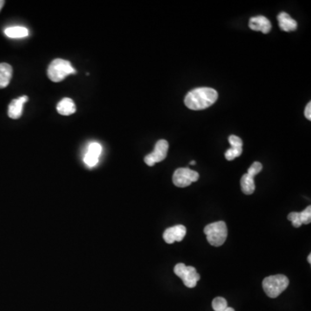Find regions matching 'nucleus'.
<instances>
[{
	"label": "nucleus",
	"mask_w": 311,
	"mask_h": 311,
	"mask_svg": "<svg viewBox=\"0 0 311 311\" xmlns=\"http://www.w3.org/2000/svg\"><path fill=\"white\" fill-rule=\"evenodd\" d=\"M218 99L217 91L210 87H200L186 95L184 103L191 110H203L212 106Z\"/></svg>",
	"instance_id": "obj_1"
},
{
	"label": "nucleus",
	"mask_w": 311,
	"mask_h": 311,
	"mask_svg": "<svg viewBox=\"0 0 311 311\" xmlns=\"http://www.w3.org/2000/svg\"><path fill=\"white\" fill-rule=\"evenodd\" d=\"M76 73L77 70L74 69L71 63L67 60L61 58L54 60L48 69V77L54 82H60L68 76Z\"/></svg>",
	"instance_id": "obj_2"
},
{
	"label": "nucleus",
	"mask_w": 311,
	"mask_h": 311,
	"mask_svg": "<svg viewBox=\"0 0 311 311\" xmlns=\"http://www.w3.org/2000/svg\"><path fill=\"white\" fill-rule=\"evenodd\" d=\"M289 285V279L283 274L272 275L265 278L263 281V289L269 298H278L285 292Z\"/></svg>",
	"instance_id": "obj_3"
},
{
	"label": "nucleus",
	"mask_w": 311,
	"mask_h": 311,
	"mask_svg": "<svg viewBox=\"0 0 311 311\" xmlns=\"http://www.w3.org/2000/svg\"><path fill=\"white\" fill-rule=\"evenodd\" d=\"M204 233L210 245L221 246L228 237V228L224 222H217L206 226Z\"/></svg>",
	"instance_id": "obj_4"
},
{
	"label": "nucleus",
	"mask_w": 311,
	"mask_h": 311,
	"mask_svg": "<svg viewBox=\"0 0 311 311\" xmlns=\"http://www.w3.org/2000/svg\"><path fill=\"white\" fill-rule=\"evenodd\" d=\"M175 274L182 279L183 284L188 288H194L200 280V275L195 267L187 266L183 263H179L174 268Z\"/></svg>",
	"instance_id": "obj_5"
},
{
	"label": "nucleus",
	"mask_w": 311,
	"mask_h": 311,
	"mask_svg": "<svg viewBox=\"0 0 311 311\" xmlns=\"http://www.w3.org/2000/svg\"><path fill=\"white\" fill-rule=\"evenodd\" d=\"M198 179V173L188 168H179L173 175V182L179 188L188 187L192 182H196Z\"/></svg>",
	"instance_id": "obj_6"
},
{
	"label": "nucleus",
	"mask_w": 311,
	"mask_h": 311,
	"mask_svg": "<svg viewBox=\"0 0 311 311\" xmlns=\"http://www.w3.org/2000/svg\"><path fill=\"white\" fill-rule=\"evenodd\" d=\"M169 150V144L164 140L161 139L156 144L155 149L153 153L145 157V162L148 166H154L156 162H161L165 159Z\"/></svg>",
	"instance_id": "obj_7"
},
{
	"label": "nucleus",
	"mask_w": 311,
	"mask_h": 311,
	"mask_svg": "<svg viewBox=\"0 0 311 311\" xmlns=\"http://www.w3.org/2000/svg\"><path fill=\"white\" fill-rule=\"evenodd\" d=\"M186 232L187 230L184 226H174L172 228L166 229L163 233V239L168 244H173L175 241H182L185 237Z\"/></svg>",
	"instance_id": "obj_8"
},
{
	"label": "nucleus",
	"mask_w": 311,
	"mask_h": 311,
	"mask_svg": "<svg viewBox=\"0 0 311 311\" xmlns=\"http://www.w3.org/2000/svg\"><path fill=\"white\" fill-rule=\"evenodd\" d=\"M102 152V147L99 143H92L88 146V149L86 152L84 162L88 167H93L97 164L99 161V157Z\"/></svg>",
	"instance_id": "obj_9"
},
{
	"label": "nucleus",
	"mask_w": 311,
	"mask_h": 311,
	"mask_svg": "<svg viewBox=\"0 0 311 311\" xmlns=\"http://www.w3.org/2000/svg\"><path fill=\"white\" fill-rule=\"evenodd\" d=\"M250 29L255 31H261L264 34H267L272 30V23L268 18L263 16L252 17L249 21Z\"/></svg>",
	"instance_id": "obj_10"
},
{
	"label": "nucleus",
	"mask_w": 311,
	"mask_h": 311,
	"mask_svg": "<svg viewBox=\"0 0 311 311\" xmlns=\"http://www.w3.org/2000/svg\"><path fill=\"white\" fill-rule=\"evenodd\" d=\"M28 100L29 98L25 95L19 97L18 99H13L8 107V116L10 117V119H19L23 114V105Z\"/></svg>",
	"instance_id": "obj_11"
},
{
	"label": "nucleus",
	"mask_w": 311,
	"mask_h": 311,
	"mask_svg": "<svg viewBox=\"0 0 311 311\" xmlns=\"http://www.w3.org/2000/svg\"><path fill=\"white\" fill-rule=\"evenodd\" d=\"M278 24L284 31H293L297 29L298 23L286 12H281L278 16Z\"/></svg>",
	"instance_id": "obj_12"
},
{
	"label": "nucleus",
	"mask_w": 311,
	"mask_h": 311,
	"mask_svg": "<svg viewBox=\"0 0 311 311\" xmlns=\"http://www.w3.org/2000/svg\"><path fill=\"white\" fill-rule=\"evenodd\" d=\"M57 110L61 115L69 116V115H71V114L76 113L77 106H76V104L74 103L73 99H70V98H64L57 104Z\"/></svg>",
	"instance_id": "obj_13"
},
{
	"label": "nucleus",
	"mask_w": 311,
	"mask_h": 311,
	"mask_svg": "<svg viewBox=\"0 0 311 311\" xmlns=\"http://www.w3.org/2000/svg\"><path fill=\"white\" fill-rule=\"evenodd\" d=\"M12 68L8 63H0V88L6 87L12 77Z\"/></svg>",
	"instance_id": "obj_14"
},
{
	"label": "nucleus",
	"mask_w": 311,
	"mask_h": 311,
	"mask_svg": "<svg viewBox=\"0 0 311 311\" xmlns=\"http://www.w3.org/2000/svg\"><path fill=\"white\" fill-rule=\"evenodd\" d=\"M240 186H241L242 192L245 195H252L255 190L254 177L246 173L242 176L241 180H240Z\"/></svg>",
	"instance_id": "obj_15"
},
{
	"label": "nucleus",
	"mask_w": 311,
	"mask_h": 311,
	"mask_svg": "<svg viewBox=\"0 0 311 311\" xmlns=\"http://www.w3.org/2000/svg\"><path fill=\"white\" fill-rule=\"evenodd\" d=\"M5 36L10 38H23L28 37L29 30L25 27L13 26L9 27L4 30Z\"/></svg>",
	"instance_id": "obj_16"
},
{
	"label": "nucleus",
	"mask_w": 311,
	"mask_h": 311,
	"mask_svg": "<svg viewBox=\"0 0 311 311\" xmlns=\"http://www.w3.org/2000/svg\"><path fill=\"white\" fill-rule=\"evenodd\" d=\"M212 307L215 311H224L228 308V302L225 298L222 297L215 298L213 300Z\"/></svg>",
	"instance_id": "obj_17"
},
{
	"label": "nucleus",
	"mask_w": 311,
	"mask_h": 311,
	"mask_svg": "<svg viewBox=\"0 0 311 311\" xmlns=\"http://www.w3.org/2000/svg\"><path fill=\"white\" fill-rule=\"evenodd\" d=\"M242 152H243L242 147H231L230 149L228 150L226 152V158H227V160H229V161H232L233 159L241 155Z\"/></svg>",
	"instance_id": "obj_18"
},
{
	"label": "nucleus",
	"mask_w": 311,
	"mask_h": 311,
	"mask_svg": "<svg viewBox=\"0 0 311 311\" xmlns=\"http://www.w3.org/2000/svg\"><path fill=\"white\" fill-rule=\"evenodd\" d=\"M299 215V219H300V222H301L302 225L303 224H310L311 222V207L309 206L306 209L302 211V212L298 213Z\"/></svg>",
	"instance_id": "obj_19"
},
{
	"label": "nucleus",
	"mask_w": 311,
	"mask_h": 311,
	"mask_svg": "<svg viewBox=\"0 0 311 311\" xmlns=\"http://www.w3.org/2000/svg\"><path fill=\"white\" fill-rule=\"evenodd\" d=\"M262 169H263V166H262L260 162H254L252 163V165H251V167L249 168L247 174L254 177L255 175H258V173L261 171Z\"/></svg>",
	"instance_id": "obj_20"
},
{
	"label": "nucleus",
	"mask_w": 311,
	"mask_h": 311,
	"mask_svg": "<svg viewBox=\"0 0 311 311\" xmlns=\"http://www.w3.org/2000/svg\"><path fill=\"white\" fill-rule=\"evenodd\" d=\"M288 220L291 221L292 226L295 228H300L302 226L300 219H299V215L298 212H292L288 215Z\"/></svg>",
	"instance_id": "obj_21"
},
{
	"label": "nucleus",
	"mask_w": 311,
	"mask_h": 311,
	"mask_svg": "<svg viewBox=\"0 0 311 311\" xmlns=\"http://www.w3.org/2000/svg\"><path fill=\"white\" fill-rule=\"evenodd\" d=\"M229 141L232 147H242L243 146L242 139L234 135H231L229 137Z\"/></svg>",
	"instance_id": "obj_22"
},
{
	"label": "nucleus",
	"mask_w": 311,
	"mask_h": 311,
	"mask_svg": "<svg viewBox=\"0 0 311 311\" xmlns=\"http://www.w3.org/2000/svg\"><path fill=\"white\" fill-rule=\"evenodd\" d=\"M311 103L309 102L308 105L306 106V108H305V117H306V119H308L309 120H311Z\"/></svg>",
	"instance_id": "obj_23"
},
{
	"label": "nucleus",
	"mask_w": 311,
	"mask_h": 311,
	"mask_svg": "<svg viewBox=\"0 0 311 311\" xmlns=\"http://www.w3.org/2000/svg\"><path fill=\"white\" fill-rule=\"evenodd\" d=\"M4 3H5V2H4L3 0H0V10H2V8H3Z\"/></svg>",
	"instance_id": "obj_24"
},
{
	"label": "nucleus",
	"mask_w": 311,
	"mask_h": 311,
	"mask_svg": "<svg viewBox=\"0 0 311 311\" xmlns=\"http://www.w3.org/2000/svg\"><path fill=\"white\" fill-rule=\"evenodd\" d=\"M235 311L233 308H229V307H228V308L226 309L225 311Z\"/></svg>",
	"instance_id": "obj_25"
},
{
	"label": "nucleus",
	"mask_w": 311,
	"mask_h": 311,
	"mask_svg": "<svg viewBox=\"0 0 311 311\" xmlns=\"http://www.w3.org/2000/svg\"><path fill=\"white\" fill-rule=\"evenodd\" d=\"M308 262L311 264V254L309 255L308 257Z\"/></svg>",
	"instance_id": "obj_26"
},
{
	"label": "nucleus",
	"mask_w": 311,
	"mask_h": 311,
	"mask_svg": "<svg viewBox=\"0 0 311 311\" xmlns=\"http://www.w3.org/2000/svg\"><path fill=\"white\" fill-rule=\"evenodd\" d=\"M190 164H191V165H195V161H191V162H190Z\"/></svg>",
	"instance_id": "obj_27"
}]
</instances>
